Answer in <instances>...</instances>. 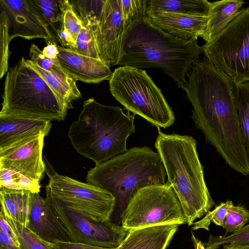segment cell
<instances>
[{"label":"cell","mask_w":249,"mask_h":249,"mask_svg":"<svg viewBox=\"0 0 249 249\" xmlns=\"http://www.w3.org/2000/svg\"><path fill=\"white\" fill-rule=\"evenodd\" d=\"M0 229L8 234L15 243L19 247L20 244L17 234L7 222L4 214L1 212L0 213Z\"/></svg>","instance_id":"74e56055"},{"label":"cell","mask_w":249,"mask_h":249,"mask_svg":"<svg viewBox=\"0 0 249 249\" xmlns=\"http://www.w3.org/2000/svg\"><path fill=\"white\" fill-rule=\"evenodd\" d=\"M182 89L192 106L191 118L226 163L244 176L249 161L235 102L236 85L205 57L193 65Z\"/></svg>","instance_id":"6da1fadb"},{"label":"cell","mask_w":249,"mask_h":249,"mask_svg":"<svg viewBox=\"0 0 249 249\" xmlns=\"http://www.w3.org/2000/svg\"><path fill=\"white\" fill-rule=\"evenodd\" d=\"M28 228L44 242L71 241L68 232L50 203L39 193L31 194Z\"/></svg>","instance_id":"9a60e30c"},{"label":"cell","mask_w":249,"mask_h":249,"mask_svg":"<svg viewBox=\"0 0 249 249\" xmlns=\"http://www.w3.org/2000/svg\"><path fill=\"white\" fill-rule=\"evenodd\" d=\"M32 192L0 188L1 212L25 228H28Z\"/></svg>","instance_id":"7402d4cb"},{"label":"cell","mask_w":249,"mask_h":249,"mask_svg":"<svg viewBox=\"0 0 249 249\" xmlns=\"http://www.w3.org/2000/svg\"><path fill=\"white\" fill-rule=\"evenodd\" d=\"M76 15L84 27H90L99 19L105 0H70Z\"/></svg>","instance_id":"83f0119b"},{"label":"cell","mask_w":249,"mask_h":249,"mask_svg":"<svg viewBox=\"0 0 249 249\" xmlns=\"http://www.w3.org/2000/svg\"><path fill=\"white\" fill-rule=\"evenodd\" d=\"M244 3L242 0L211 2L208 21L200 37L206 43L213 40L237 17Z\"/></svg>","instance_id":"ffe728a7"},{"label":"cell","mask_w":249,"mask_h":249,"mask_svg":"<svg viewBox=\"0 0 249 249\" xmlns=\"http://www.w3.org/2000/svg\"><path fill=\"white\" fill-rule=\"evenodd\" d=\"M202 53L197 40L173 36L145 17L132 22L125 30L118 65L160 68L182 89L188 71Z\"/></svg>","instance_id":"7a4b0ae2"},{"label":"cell","mask_w":249,"mask_h":249,"mask_svg":"<svg viewBox=\"0 0 249 249\" xmlns=\"http://www.w3.org/2000/svg\"><path fill=\"white\" fill-rule=\"evenodd\" d=\"M153 25L176 38L186 41L197 40L205 30L209 17L173 13L147 14Z\"/></svg>","instance_id":"e0dca14e"},{"label":"cell","mask_w":249,"mask_h":249,"mask_svg":"<svg viewBox=\"0 0 249 249\" xmlns=\"http://www.w3.org/2000/svg\"><path fill=\"white\" fill-rule=\"evenodd\" d=\"M147 0H120V7L125 25L146 17Z\"/></svg>","instance_id":"d6a6232c"},{"label":"cell","mask_w":249,"mask_h":249,"mask_svg":"<svg viewBox=\"0 0 249 249\" xmlns=\"http://www.w3.org/2000/svg\"><path fill=\"white\" fill-rule=\"evenodd\" d=\"M63 27L72 36L76 42L77 37L83 25L68 0H62Z\"/></svg>","instance_id":"d590c367"},{"label":"cell","mask_w":249,"mask_h":249,"mask_svg":"<svg viewBox=\"0 0 249 249\" xmlns=\"http://www.w3.org/2000/svg\"><path fill=\"white\" fill-rule=\"evenodd\" d=\"M57 45L53 42H48L47 45L42 50L43 53L48 58L55 59L58 53Z\"/></svg>","instance_id":"ab89813d"},{"label":"cell","mask_w":249,"mask_h":249,"mask_svg":"<svg viewBox=\"0 0 249 249\" xmlns=\"http://www.w3.org/2000/svg\"><path fill=\"white\" fill-rule=\"evenodd\" d=\"M117 106L102 105L93 98L84 102L68 137L76 151L99 164L127 151L128 137L135 132V114Z\"/></svg>","instance_id":"5b68a950"},{"label":"cell","mask_w":249,"mask_h":249,"mask_svg":"<svg viewBox=\"0 0 249 249\" xmlns=\"http://www.w3.org/2000/svg\"><path fill=\"white\" fill-rule=\"evenodd\" d=\"M70 50L79 54L101 60L90 27L83 26L77 37L75 45Z\"/></svg>","instance_id":"4dcf8cb0"},{"label":"cell","mask_w":249,"mask_h":249,"mask_svg":"<svg viewBox=\"0 0 249 249\" xmlns=\"http://www.w3.org/2000/svg\"><path fill=\"white\" fill-rule=\"evenodd\" d=\"M41 186L21 173L0 167V188L39 193Z\"/></svg>","instance_id":"4316f807"},{"label":"cell","mask_w":249,"mask_h":249,"mask_svg":"<svg viewBox=\"0 0 249 249\" xmlns=\"http://www.w3.org/2000/svg\"><path fill=\"white\" fill-rule=\"evenodd\" d=\"M192 240L194 243L195 249H207L203 243L196 238L193 232H192Z\"/></svg>","instance_id":"60d3db41"},{"label":"cell","mask_w":249,"mask_h":249,"mask_svg":"<svg viewBox=\"0 0 249 249\" xmlns=\"http://www.w3.org/2000/svg\"><path fill=\"white\" fill-rule=\"evenodd\" d=\"M166 171L158 152L149 147H132L124 154L90 169L87 183L110 193L115 204L112 216L120 225L132 197L141 189L166 184Z\"/></svg>","instance_id":"277c9868"},{"label":"cell","mask_w":249,"mask_h":249,"mask_svg":"<svg viewBox=\"0 0 249 249\" xmlns=\"http://www.w3.org/2000/svg\"><path fill=\"white\" fill-rule=\"evenodd\" d=\"M90 27L101 59L108 67L120 61L126 27L122 16L120 0H105L98 20Z\"/></svg>","instance_id":"7c38bea8"},{"label":"cell","mask_w":249,"mask_h":249,"mask_svg":"<svg viewBox=\"0 0 249 249\" xmlns=\"http://www.w3.org/2000/svg\"><path fill=\"white\" fill-rule=\"evenodd\" d=\"M50 121L0 117V150L39 135H48Z\"/></svg>","instance_id":"ac0fdd59"},{"label":"cell","mask_w":249,"mask_h":249,"mask_svg":"<svg viewBox=\"0 0 249 249\" xmlns=\"http://www.w3.org/2000/svg\"><path fill=\"white\" fill-rule=\"evenodd\" d=\"M4 216L18 237L19 249H50L28 228L10 217Z\"/></svg>","instance_id":"f546056e"},{"label":"cell","mask_w":249,"mask_h":249,"mask_svg":"<svg viewBox=\"0 0 249 249\" xmlns=\"http://www.w3.org/2000/svg\"><path fill=\"white\" fill-rule=\"evenodd\" d=\"M249 247V224L229 235L214 236L211 234L206 244L207 249H217L220 246Z\"/></svg>","instance_id":"f1b7e54d"},{"label":"cell","mask_w":249,"mask_h":249,"mask_svg":"<svg viewBox=\"0 0 249 249\" xmlns=\"http://www.w3.org/2000/svg\"><path fill=\"white\" fill-rule=\"evenodd\" d=\"M46 198L68 232L71 242L115 249L129 231L111 221H95L49 196H46Z\"/></svg>","instance_id":"8fae6325"},{"label":"cell","mask_w":249,"mask_h":249,"mask_svg":"<svg viewBox=\"0 0 249 249\" xmlns=\"http://www.w3.org/2000/svg\"><path fill=\"white\" fill-rule=\"evenodd\" d=\"M26 61L41 75L55 93L64 109L68 111L69 109L73 108L72 102L81 97V94L77 87L72 86L59 80L30 59H26Z\"/></svg>","instance_id":"cb8c5ba5"},{"label":"cell","mask_w":249,"mask_h":249,"mask_svg":"<svg viewBox=\"0 0 249 249\" xmlns=\"http://www.w3.org/2000/svg\"><path fill=\"white\" fill-rule=\"evenodd\" d=\"M158 129L155 146L166 171V183L173 189L191 226L215 205L204 179L196 141L190 135L167 134Z\"/></svg>","instance_id":"3957f363"},{"label":"cell","mask_w":249,"mask_h":249,"mask_svg":"<svg viewBox=\"0 0 249 249\" xmlns=\"http://www.w3.org/2000/svg\"><path fill=\"white\" fill-rule=\"evenodd\" d=\"M109 84L111 94L127 110L158 128L174 124L175 116L172 108L145 71L120 67L113 72Z\"/></svg>","instance_id":"52a82bcc"},{"label":"cell","mask_w":249,"mask_h":249,"mask_svg":"<svg viewBox=\"0 0 249 249\" xmlns=\"http://www.w3.org/2000/svg\"><path fill=\"white\" fill-rule=\"evenodd\" d=\"M235 98L241 130L249 161V82L236 86Z\"/></svg>","instance_id":"484cf974"},{"label":"cell","mask_w":249,"mask_h":249,"mask_svg":"<svg viewBox=\"0 0 249 249\" xmlns=\"http://www.w3.org/2000/svg\"><path fill=\"white\" fill-rule=\"evenodd\" d=\"M42 241V240H41ZM50 249H115L100 247L71 241L49 243L42 241Z\"/></svg>","instance_id":"8d00e7d4"},{"label":"cell","mask_w":249,"mask_h":249,"mask_svg":"<svg viewBox=\"0 0 249 249\" xmlns=\"http://www.w3.org/2000/svg\"><path fill=\"white\" fill-rule=\"evenodd\" d=\"M30 60L43 70L48 71L59 80L72 86L77 87L76 80L69 74L60 65L57 58H48L36 44H32L30 48Z\"/></svg>","instance_id":"d4e9b609"},{"label":"cell","mask_w":249,"mask_h":249,"mask_svg":"<svg viewBox=\"0 0 249 249\" xmlns=\"http://www.w3.org/2000/svg\"><path fill=\"white\" fill-rule=\"evenodd\" d=\"M57 48L59 64L77 81L96 84L110 79L113 72L102 60L79 54L59 45Z\"/></svg>","instance_id":"2e32d148"},{"label":"cell","mask_w":249,"mask_h":249,"mask_svg":"<svg viewBox=\"0 0 249 249\" xmlns=\"http://www.w3.org/2000/svg\"><path fill=\"white\" fill-rule=\"evenodd\" d=\"M179 225L170 224L130 230L115 249H166Z\"/></svg>","instance_id":"d6986e66"},{"label":"cell","mask_w":249,"mask_h":249,"mask_svg":"<svg viewBox=\"0 0 249 249\" xmlns=\"http://www.w3.org/2000/svg\"><path fill=\"white\" fill-rule=\"evenodd\" d=\"M249 221V210L243 206L233 204L228 209L222 227L226 234L243 228Z\"/></svg>","instance_id":"1f68e13d"},{"label":"cell","mask_w":249,"mask_h":249,"mask_svg":"<svg viewBox=\"0 0 249 249\" xmlns=\"http://www.w3.org/2000/svg\"><path fill=\"white\" fill-rule=\"evenodd\" d=\"M0 117L64 120L67 114L41 75L22 57L5 76Z\"/></svg>","instance_id":"8992f818"},{"label":"cell","mask_w":249,"mask_h":249,"mask_svg":"<svg viewBox=\"0 0 249 249\" xmlns=\"http://www.w3.org/2000/svg\"><path fill=\"white\" fill-rule=\"evenodd\" d=\"M0 9L8 18L11 40L15 37L27 40L41 38L47 42L55 43L41 21L30 9L27 0H0Z\"/></svg>","instance_id":"5bb4252c"},{"label":"cell","mask_w":249,"mask_h":249,"mask_svg":"<svg viewBox=\"0 0 249 249\" xmlns=\"http://www.w3.org/2000/svg\"><path fill=\"white\" fill-rule=\"evenodd\" d=\"M0 78H2L8 71V59L10 54L9 51V44L11 40L9 35L8 19L5 13L1 11L0 14Z\"/></svg>","instance_id":"836d02e7"},{"label":"cell","mask_w":249,"mask_h":249,"mask_svg":"<svg viewBox=\"0 0 249 249\" xmlns=\"http://www.w3.org/2000/svg\"><path fill=\"white\" fill-rule=\"evenodd\" d=\"M46 196L96 221H111L115 204L109 192L57 173L47 172Z\"/></svg>","instance_id":"30bf717a"},{"label":"cell","mask_w":249,"mask_h":249,"mask_svg":"<svg viewBox=\"0 0 249 249\" xmlns=\"http://www.w3.org/2000/svg\"><path fill=\"white\" fill-rule=\"evenodd\" d=\"M45 137L36 136L0 150V167L19 172L40 183L46 171L42 157Z\"/></svg>","instance_id":"4fadbf2b"},{"label":"cell","mask_w":249,"mask_h":249,"mask_svg":"<svg viewBox=\"0 0 249 249\" xmlns=\"http://www.w3.org/2000/svg\"><path fill=\"white\" fill-rule=\"evenodd\" d=\"M232 204V202L230 200L221 202L213 211H209L201 220L195 222L192 229L197 230L199 229H204L209 231V226L212 222L217 226L222 227L228 210Z\"/></svg>","instance_id":"e575fe53"},{"label":"cell","mask_w":249,"mask_h":249,"mask_svg":"<svg viewBox=\"0 0 249 249\" xmlns=\"http://www.w3.org/2000/svg\"><path fill=\"white\" fill-rule=\"evenodd\" d=\"M201 48L208 61L236 86L249 82V6Z\"/></svg>","instance_id":"ba28073f"},{"label":"cell","mask_w":249,"mask_h":249,"mask_svg":"<svg viewBox=\"0 0 249 249\" xmlns=\"http://www.w3.org/2000/svg\"><path fill=\"white\" fill-rule=\"evenodd\" d=\"M211 7V2L206 0H147L146 15L173 13L209 17Z\"/></svg>","instance_id":"44dd1931"},{"label":"cell","mask_w":249,"mask_h":249,"mask_svg":"<svg viewBox=\"0 0 249 249\" xmlns=\"http://www.w3.org/2000/svg\"><path fill=\"white\" fill-rule=\"evenodd\" d=\"M0 249H19L10 237L2 230L0 229Z\"/></svg>","instance_id":"f35d334b"},{"label":"cell","mask_w":249,"mask_h":249,"mask_svg":"<svg viewBox=\"0 0 249 249\" xmlns=\"http://www.w3.org/2000/svg\"><path fill=\"white\" fill-rule=\"evenodd\" d=\"M31 11L39 19L55 43L63 28L62 0H27Z\"/></svg>","instance_id":"603a6c76"},{"label":"cell","mask_w":249,"mask_h":249,"mask_svg":"<svg viewBox=\"0 0 249 249\" xmlns=\"http://www.w3.org/2000/svg\"><path fill=\"white\" fill-rule=\"evenodd\" d=\"M122 226L130 231L150 226L187 223L181 204L172 187L150 185L140 189L123 213Z\"/></svg>","instance_id":"9c48e42d"},{"label":"cell","mask_w":249,"mask_h":249,"mask_svg":"<svg viewBox=\"0 0 249 249\" xmlns=\"http://www.w3.org/2000/svg\"><path fill=\"white\" fill-rule=\"evenodd\" d=\"M223 249H249V247H232L228 245L223 246Z\"/></svg>","instance_id":"b9f144b4"}]
</instances>
